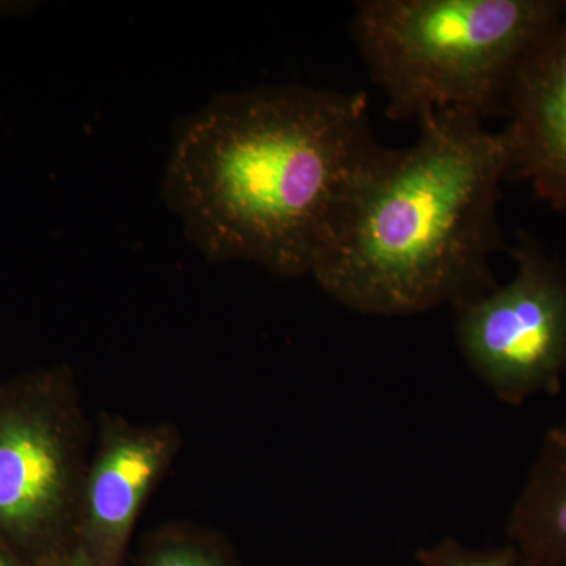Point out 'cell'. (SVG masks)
I'll return each instance as SVG.
<instances>
[{
  "label": "cell",
  "mask_w": 566,
  "mask_h": 566,
  "mask_svg": "<svg viewBox=\"0 0 566 566\" xmlns=\"http://www.w3.org/2000/svg\"><path fill=\"white\" fill-rule=\"evenodd\" d=\"M33 3L31 2H7V0H0V18L13 17V14L24 13L25 10H32Z\"/></svg>",
  "instance_id": "4fadbf2b"
},
{
  "label": "cell",
  "mask_w": 566,
  "mask_h": 566,
  "mask_svg": "<svg viewBox=\"0 0 566 566\" xmlns=\"http://www.w3.org/2000/svg\"><path fill=\"white\" fill-rule=\"evenodd\" d=\"M420 566H521L509 546L504 549H474L447 538L417 554Z\"/></svg>",
  "instance_id": "30bf717a"
},
{
  "label": "cell",
  "mask_w": 566,
  "mask_h": 566,
  "mask_svg": "<svg viewBox=\"0 0 566 566\" xmlns=\"http://www.w3.org/2000/svg\"><path fill=\"white\" fill-rule=\"evenodd\" d=\"M566 0H360L352 36L392 120L505 111L524 59Z\"/></svg>",
  "instance_id": "3957f363"
},
{
  "label": "cell",
  "mask_w": 566,
  "mask_h": 566,
  "mask_svg": "<svg viewBox=\"0 0 566 566\" xmlns=\"http://www.w3.org/2000/svg\"><path fill=\"white\" fill-rule=\"evenodd\" d=\"M181 446L172 423L104 415L82 486L76 546L95 566H120L142 509Z\"/></svg>",
  "instance_id": "8992f818"
},
{
  "label": "cell",
  "mask_w": 566,
  "mask_h": 566,
  "mask_svg": "<svg viewBox=\"0 0 566 566\" xmlns=\"http://www.w3.org/2000/svg\"><path fill=\"white\" fill-rule=\"evenodd\" d=\"M88 431L62 367L0 385V539L28 564L76 546Z\"/></svg>",
  "instance_id": "277c9868"
},
{
  "label": "cell",
  "mask_w": 566,
  "mask_h": 566,
  "mask_svg": "<svg viewBox=\"0 0 566 566\" xmlns=\"http://www.w3.org/2000/svg\"><path fill=\"white\" fill-rule=\"evenodd\" d=\"M521 566H566V419L543 438L506 523Z\"/></svg>",
  "instance_id": "ba28073f"
},
{
  "label": "cell",
  "mask_w": 566,
  "mask_h": 566,
  "mask_svg": "<svg viewBox=\"0 0 566 566\" xmlns=\"http://www.w3.org/2000/svg\"><path fill=\"white\" fill-rule=\"evenodd\" d=\"M515 274L455 307L464 363L502 403L556 395L566 374V270L532 234L512 248Z\"/></svg>",
  "instance_id": "5b68a950"
},
{
  "label": "cell",
  "mask_w": 566,
  "mask_h": 566,
  "mask_svg": "<svg viewBox=\"0 0 566 566\" xmlns=\"http://www.w3.org/2000/svg\"><path fill=\"white\" fill-rule=\"evenodd\" d=\"M409 147H382L357 182L312 277L357 314L453 308L493 290L502 248L504 133L461 112L423 118Z\"/></svg>",
  "instance_id": "7a4b0ae2"
},
{
  "label": "cell",
  "mask_w": 566,
  "mask_h": 566,
  "mask_svg": "<svg viewBox=\"0 0 566 566\" xmlns=\"http://www.w3.org/2000/svg\"><path fill=\"white\" fill-rule=\"evenodd\" d=\"M0 566H29V564L0 539Z\"/></svg>",
  "instance_id": "7c38bea8"
},
{
  "label": "cell",
  "mask_w": 566,
  "mask_h": 566,
  "mask_svg": "<svg viewBox=\"0 0 566 566\" xmlns=\"http://www.w3.org/2000/svg\"><path fill=\"white\" fill-rule=\"evenodd\" d=\"M29 566H95V564H93L84 551L80 549L77 546H73L71 549L54 554V556L33 562V564H29Z\"/></svg>",
  "instance_id": "8fae6325"
},
{
  "label": "cell",
  "mask_w": 566,
  "mask_h": 566,
  "mask_svg": "<svg viewBox=\"0 0 566 566\" xmlns=\"http://www.w3.org/2000/svg\"><path fill=\"white\" fill-rule=\"evenodd\" d=\"M140 566H234L222 547L181 528L164 531L144 551Z\"/></svg>",
  "instance_id": "9c48e42d"
},
{
  "label": "cell",
  "mask_w": 566,
  "mask_h": 566,
  "mask_svg": "<svg viewBox=\"0 0 566 566\" xmlns=\"http://www.w3.org/2000/svg\"><path fill=\"white\" fill-rule=\"evenodd\" d=\"M505 112L510 178L566 212V7L517 69Z\"/></svg>",
  "instance_id": "52a82bcc"
},
{
  "label": "cell",
  "mask_w": 566,
  "mask_h": 566,
  "mask_svg": "<svg viewBox=\"0 0 566 566\" xmlns=\"http://www.w3.org/2000/svg\"><path fill=\"white\" fill-rule=\"evenodd\" d=\"M367 93L262 85L223 93L178 129L163 193L212 262L312 275L382 145Z\"/></svg>",
  "instance_id": "6da1fadb"
}]
</instances>
